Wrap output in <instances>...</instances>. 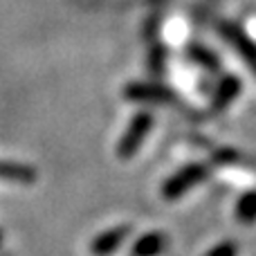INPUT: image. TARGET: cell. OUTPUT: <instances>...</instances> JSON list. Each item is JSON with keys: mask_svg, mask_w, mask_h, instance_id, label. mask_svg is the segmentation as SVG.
I'll return each instance as SVG.
<instances>
[{"mask_svg": "<svg viewBox=\"0 0 256 256\" xmlns=\"http://www.w3.org/2000/svg\"><path fill=\"white\" fill-rule=\"evenodd\" d=\"M150 128H153V115H150V112H137L130 120V124H128L126 132L122 135L120 146H117V155H120L122 160H130L132 155L140 150L142 142L146 140Z\"/></svg>", "mask_w": 256, "mask_h": 256, "instance_id": "6da1fadb", "label": "cell"}, {"mask_svg": "<svg viewBox=\"0 0 256 256\" xmlns=\"http://www.w3.org/2000/svg\"><path fill=\"white\" fill-rule=\"evenodd\" d=\"M207 176H209V168L204 164H186L184 168H180L176 176H171L164 182L162 196L166 200H176L182 194H186L189 189H194L196 184H200Z\"/></svg>", "mask_w": 256, "mask_h": 256, "instance_id": "7a4b0ae2", "label": "cell"}, {"mask_svg": "<svg viewBox=\"0 0 256 256\" xmlns=\"http://www.w3.org/2000/svg\"><path fill=\"white\" fill-rule=\"evenodd\" d=\"M218 32H220L222 38L238 52V56L248 63V68L254 72V76H256V43L254 40L250 38L238 25H234V22H230V20L218 22Z\"/></svg>", "mask_w": 256, "mask_h": 256, "instance_id": "3957f363", "label": "cell"}, {"mask_svg": "<svg viewBox=\"0 0 256 256\" xmlns=\"http://www.w3.org/2000/svg\"><path fill=\"white\" fill-rule=\"evenodd\" d=\"M126 99L130 102H153V104H176L178 97L173 90L158 84H130L126 88Z\"/></svg>", "mask_w": 256, "mask_h": 256, "instance_id": "277c9868", "label": "cell"}, {"mask_svg": "<svg viewBox=\"0 0 256 256\" xmlns=\"http://www.w3.org/2000/svg\"><path fill=\"white\" fill-rule=\"evenodd\" d=\"M128 234H130V227H128V225L112 227V230H108V232H104V234H99L97 238L92 240L90 250H92L94 256H110L112 252H117V250L124 245V240H126Z\"/></svg>", "mask_w": 256, "mask_h": 256, "instance_id": "5b68a950", "label": "cell"}, {"mask_svg": "<svg viewBox=\"0 0 256 256\" xmlns=\"http://www.w3.org/2000/svg\"><path fill=\"white\" fill-rule=\"evenodd\" d=\"M240 92V79L236 74H225L218 84L212 99V112H222Z\"/></svg>", "mask_w": 256, "mask_h": 256, "instance_id": "8992f818", "label": "cell"}, {"mask_svg": "<svg viewBox=\"0 0 256 256\" xmlns=\"http://www.w3.org/2000/svg\"><path fill=\"white\" fill-rule=\"evenodd\" d=\"M166 245V238H164L162 232H148L142 238L135 240L132 245V256H158Z\"/></svg>", "mask_w": 256, "mask_h": 256, "instance_id": "52a82bcc", "label": "cell"}, {"mask_svg": "<svg viewBox=\"0 0 256 256\" xmlns=\"http://www.w3.org/2000/svg\"><path fill=\"white\" fill-rule=\"evenodd\" d=\"M236 220L243 225L256 222V191H248L245 196H240L238 204H236Z\"/></svg>", "mask_w": 256, "mask_h": 256, "instance_id": "ba28073f", "label": "cell"}, {"mask_svg": "<svg viewBox=\"0 0 256 256\" xmlns=\"http://www.w3.org/2000/svg\"><path fill=\"white\" fill-rule=\"evenodd\" d=\"M189 56H191V61L200 63V66L209 68V70H218V56L212 52V50L202 48V45H191Z\"/></svg>", "mask_w": 256, "mask_h": 256, "instance_id": "9c48e42d", "label": "cell"}, {"mask_svg": "<svg viewBox=\"0 0 256 256\" xmlns=\"http://www.w3.org/2000/svg\"><path fill=\"white\" fill-rule=\"evenodd\" d=\"M0 176L4 178H14L18 182H32L34 180V171L20 164H0Z\"/></svg>", "mask_w": 256, "mask_h": 256, "instance_id": "30bf717a", "label": "cell"}, {"mask_svg": "<svg viewBox=\"0 0 256 256\" xmlns=\"http://www.w3.org/2000/svg\"><path fill=\"white\" fill-rule=\"evenodd\" d=\"M214 162L218 166H234V164L240 162V153H236L234 148H222L214 153Z\"/></svg>", "mask_w": 256, "mask_h": 256, "instance_id": "8fae6325", "label": "cell"}, {"mask_svg": "<svg viewBox=\"0 0 256 256\" xmlns=\"http://www.w3.org/2000/svg\"><path fill=\"white\" fill-rule=\"evenodd\" d=\"M238 254V250H236V245L232 243V240H227V243H220L216 245V248L212 250L207 256H236Z\"/></svg>", "mask_w": 256, "mask_h": 256, "instance_id": "7c38bea8", "label": "cell"}, {"mask_svg": "<svg viewBox=\"0 0 256 256\" xmlns=\"http://www.w3.org/2000/svg\"><path fill=\"white\" fill-rule=\"evenodd\" d=\"M150 68H153L155 74H160V72H162V68H164V50L160 48V45L155 48V56L150 54Z\"/></svg>", "mask_w": 256, "mask_h": 256, "instance_id": "4fadbf2b", "label": "cell"}]
</instances>
